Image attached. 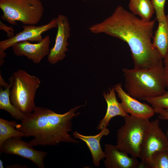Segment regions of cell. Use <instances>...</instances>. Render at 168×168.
<instances>
[{
	"mask_svg": "<svg viewBox=\"0 0 168 168\" xmlns=\"http://www.w3.org/2000/svg\"><path fill=\"white\" fill-rule=\"evenodd\" d=\"M155 22V20H143L119 6L111 16L89 29L92 33H105L127 43L134 68H144L156 65L163 59L151 41Z\"/></svg>",
	"mask_w": 168,
	"mask_h": 168,
	"instance_id": "cell-1",
	"label": "cell"
},
{
	"mask_svg": "<svg viewBox=\"0 0 168 168\" xmlns=\"http://www.w3.org/2000/svg\"><path fill=\"white\" fill-rule=\"evenodd\" d=\"M84 105L77 106L63 114L46 108L36 107L25 114V119L17 124L16 129L34 138L28 142L32 146H55L61 142L78 143L68 134L72 129V120L79 114L77 110Z\"/></svg>",
	"mask_w": 168,
	"mask_h": 168,
	"instance_id": "cell-2",
	"label": "cell"
},
{
	"mask_svg": "<svg viewBox=\"0 0 168 168\" xmlns=\"http://www.w3.org/2000/svg\"><path fill=\"white\" fill-rule=\"evenodd\" d=\"M163 61L157 65L144 68L123 69L127 93L140 100L161 96L167 88Z\"/></svg>",
	"mask_w": 168,
	"mask_h": 168,
	"instance_id": "cell-3",
	"label": "cell"
},
{
	"mask_svg": "<svg viewBox=\"0 0 168 168\" xmlns=\"http://www.w3.org/2000/svg\"><path fill=\"white\" fill-rule=\"evenodd\" d=\"M12 83L10 99L12 103L25 114L32 112L36 107L34 99L40 81L36 77L19 69L9 77Z\"/></svg>",
	"mask_w": 168,
	"mask_h": 168,
	"instance_id": "cell-4",
	"label": "cell"
},
{
	"mask_svg": "<svg viewBox=\"0 0 168 168\" xmlns=\"http://www.w3.org/2000/svg\"><path fill=\"white\" fill-rule=\"evenodd\" d=\"M118 130L116 145L120 151L139 158L141 146L150 127L149 119L128 115Z\"/></svg>",
	"mask_w": 168,
	"mask_h": 168,
	"instance_id": "cell-5",
	"label": "cell"
},
{
	"mask_svg": "<svg viewBox=\"0 0 168 168\" xmlns=\"http://www.w3.org/2000/svg\"><path fill=\"white\" fill-rule=\"evenodd\" d=\"M0 8L3 12L2 19L13 25L16 21L24 25H36L44 11L40 0H0Z\"/></svg>",
	"mask_w": 168,
	"mask_h": 168,
	"instance_id": "cell-6",
	"label": "cell"
},
{
	"mask_svg": "<svg viewBox=\"0 0 168 168\" xmlns=\"http://www.w3.org/2000/svg\"><path fill=\"white\" fill-rule=\"evenodd\" d=\"M58 27L56 18L52 19L48 23L39 26L35 25H24L23 30L13 37L0 41V65L4 63V58L6 56V50L17 43L29 41L40 42L43 39V33L54 28Z\"/></svg>",
	"mask_w": 168,
	"mask_h": 168,
	"instance_id": "cell-7",
	"label": "cell"
},
{
	"mask_svg": "<svg viewBox=\"0 0 168 168\" xmlns=\"http://www.w3.org/2000/svg\"><path fill=\"white\" fill-rule=\"evenodd\" d=\"M33 147L28 142L22 140L21 138H12L5 141L3 143L2 152L26 158L39 168H45L44 161L47 152L37 150Z\"/></svg>",
	"mask_w": 168,
	"mask_h": 168,
	"instance_id": "cell-8",
	"label": "cell"
},
{
	"mask_svg": "<svg viewBox=\"0 0 168 168\" xmlns=\"http://www.w3.org/2000/svg\"><path fill=\"white\" fill-rule=\"evenodd\" d=\"M168 150V138L161 128L159 120L151 121L150 127L142 143L139 158L143 161L154 152Z\"/></svg>",
	"mask_w": 168,
	"mask_h": 168,
	"instance_id": "cell-9",
	"label": "cell"
},
{
	"mask_svg": "<svg viewBox=\"0 0 168 168\" xmlns=\"http://www.w3.org/2000/svg\"><path fill=\"white\" fill-rule=\"evenodd\" d=\"M58 30L54 46L50 49L47 57L48 62L55 64L64 59L68 51V39L70 36V28L68 17L59 14L57 17Z\"/></svg>",
	"mask_w": 168,
	"mask_h": 168,
	"instance_id": "cell-10",
	"label": "cell"
},
{
	"mask_svg": "<svg viewBox=\"0 0 168 168\" xmlns=\"http://www.w3.org/2000/svg\"><path fill=\"white\" fill-rule=\"evenodd\" d=\"M51 43L49 35L46 36L40 42L32 44L29 41L19 42L11 47L14 54L19 57L24 56L37 64L49 54Z\"/></svg>",
	"mask_w": 168,
	"mask_h": 168,
	"instance_id": "cell-11",
	"label": "cell"
},
{
	"mask_svg": "<svg viewBox=\"0 0 168 168\" xmlns=\"http://www.w3.org/2000/svg\"><path fill=\"white\" fill-rule=\"evenodd\" d=\"M121 100L120 104L124 111L130 115L149 119L155 113L153 107L146 103H141L132 97L122 88V84L119 83L113 87Z\"/></svg>",
	"mask_w": 168,
	"mask_h": 168,
	"instance_id": "cell-12",
	"label": "cell"
},
{
	"mask_svg": "<svg viewBox=\"0 0 168 168\" xmlns=\"http://www.w3.org/2000/svg\"><path fill=\"white\" fill-rule=\"evenodd\" d=\"M104 161L106 168H137L141 167L137 158L129 157L128 154L119 150L115 145L105 144Z\"/></svg>",
	"mask_w": 168,
	"mask_h": 168,
	"instance_id": "cell-13",
	"label": "cell"
},
{
	"mask_svg": "<svg viewBox=\"0 0 168 168\" xmlns=\"http://www.w3.org/2000/svg\"><path fill=\"white\" fill-rule=\"evenodd\" d=\"M110 133L107 128L101 130L98 134L94 136H85L81 134L77 131L72 133L73 137L83 141L87 146L92 156L93 164L96 167H99L101 160L105 158V155L100 145V141L102 138L108 135Z\"/></svg>",
	"mask_w": 168,
	"mask_h": 168,
	"instance_id": "cell-14",
	"label": "cell"
},
{
	"mask_svg": "<svg viewBox=\"0 0 168 168\" xmlns=\"http://www.w3.org/2000/svg\"><path fill=\"white\" fill-rule=\"evenodd\" d=\"M104 97L107 103V109L103 119L100 121L97 127L98 130H101L108 126L110 120L113 117L120 116L123 117L128 116L123 110L120 103L118 101L113 87L109 89V91L103 93Z\"/></svg>",
	"mask_w": 168,
	"mask_h": 168,
	"instance_id": "cell-15",
	"label": "cell"
},
{
	"mask_svg": "<svg viewBox=\"0 0 168 168\" xmlns=\"http://www.w3.org/2000/svg\"><path fill=\"white\" fill-rule=\"evenodd\" d=\"M0 109L8 112L12 117L17 120L22 121L26 117L25 114L16 108L11 103L10 91L12 83H7L0 74Z\"/></svg>",
	"mask_w": 168,
	"mask_h": 168,
	"instance_id": "cell-16",
	"label": "cell"
},
{
	"mask_svg": "<svg viewBox=\"0 0 168 168\" xmlns=\"http://www.w3.org/2000/svg\"><path fill=\"white\" fill-rule=\"evenodd\" d=\"M152 43L164 58L168 50V21L158 22Z\"/></svg>",
	"mask_w": 168,
	"mask_h": 168,
	"instance_id": "cell-17",
	"label": "cell"
},
{
	"mask_svg": "<svg viewBox=\"0 0 168 168\" xmlns=\"http://www.w3.org/2000/svg\"><path fill=\"white\" fill-rule=\"evenodd\" d=\"M128 7L133 14L145 21L150 20L155 12L150 0H130Z\"/></svg>",
	"mask_w": 168,
	"mask_h": 168,
	"instance_id": "cell-18",
	"label": "cell"
},
{
	"mask_svg": "<svg viewBox=\"0 0 168 168\" xmlns=\"http://www.w3.org/2000/svg\"><path fill=\"white\" fill-rule=\"evenodd\" d=\"M18 124L15 121H9L0 118V153L4 142L12 138L26 137L25 133L15 129Z\"/></svg>",
	"mask_w": 168,
	"mask_h": 168,
	"instance_id": "cell-19",
	"label": "cell"
},
{
	"mask_svg": "<svg viewBox=\"0 0 168 168\" xmlns=\"http://www.w3.org/2000/svg\"><path fill=\"white\" fill-rule=\"evenodd\" d=\"M140 164L141 167L168 168V150L156 152Z\"/></svg>",
	"mask_w": 168,
	"mask_h": 168,
	"instance_id": "cell-20",
	"label": "cell"
},
{
	"mask_svg": "<svg viewBox=\"0 0 168 168\" xmlns=\"http://www.w3.org/2000/svg\"><path fill=\"white\" fill-rule=\"evenodd\" d=\"M145 101L151 104L153 108L164 109L168 111V91L162 95L147 98Z\"/></svg>",
	"mask_w": 168,
	"mask_h": 168,
	"instance_id": "cell-21",
	"label": "cell"
},
{
	"mask_svg": "<svg viewBox=\"0 0 168 168\" xmlns=\"http://www.w3.org/2000/svg\"><path fill=\"white\" fill-rule=\"evenodd\" d=\"M166 0H150L156 13V19L158 22L166 21L165 5Z\"/></svg>",
	"mask_w": 168,
	"mask_h": 168,
	"instance_id": "cell-22",
	"label": "cell"
},
{
	"mask_svg": "<svg viewBox=\"0 0 168 168\" xmlns=\"http://www.w3.org/2000/svg\"><path fill=\"white\" fill-rule=\"evenodd\" d=\"M0 29L4 30L7 33L8 38L13 37L15 35L14 29L12 27L7 26L1 21H0Z\"/></svg>",
	"mask_w": 168,
	"mask_h": 168,
	"instance_id": "cell-23",
	"label": "cell"
},
{
	"mask_svg": "<svg viewBox=\"0 0 168 168\" xmlns=\"http://www.w3.org/2000/svg\"><path fill=\"white\" fill-rule=\"evenodd\" d=\"M155 113L158 114V118L161 120H168V111L162 109L153 108Z\"/></svg>",
	"mask_w": 168,
	"mask_h": 168,
	"instance_id": "cell-24",
	"label": "cell"
},
{
	"mask_svg": "<svg viewBox=\"0 0 168 168\" xmlns=\"http://www.w3.org/2000/svg\"><path fill=\"white\" fill-rule=\"evenodd\" d=\"M164 75L167 88L168 89V67H165Z\"/></svg>",
	"mask_w": 168,
	"mask_h": 168,
	"instance_id": "cell-25",
	"label": "cell"
},
{
	"mask_svg": "<svg viewBox=\"0 0 168 168\" xmlns=\"http://www.w3.org/2000/svg\"><path fill=\"white\" fill-rule=\"evenodd\" d=\"M164 59V64L165 67H168V50Z\"/></svg>",
	"mask_w": 168,
	"mask_h": 168,
	"instance_id": "cell-26",
	"label": "cell"
},
{
	"mask_svg": "<svg viewBox=\"0 0 168 168\" xmlns=\"http://www.w3.org/2000/svg\"><path fill=\"white\" fill-rule=\"evenodd\" d=\"M26 166H22L21 165H20V164H15L13 165H8L7 166V168H25V167L26 168Z\"/></svg>",
	"mask_w": 168,
	"mask_h": 168,
	"instance_id": "cell-27",
	"label": "cell"
},
{
	"mask_svg": "<svg viewBox=\"0 0 168 168\" xmlns=\"http://www.w3.org/2000/svg\"><path fill=\"white\" fill-rule=\"evenodd\" d=\"M3 162L0 159V168H3Z\"/></svg>",
	"mask_w": 168,
	"mask_h": 168,
	"instance_id": "cell-28",
	"label": "cell"
},
{
	"mask_svg": "<svg viewBox=\"0 0 168 168\" xmlns=\"http://www.w3.org/2000/svg\"><path fill=\"white\" fill-rule=\"evenodd\" d=\"M166 20L168 21V14L166 16Z\"/></svg>",
	"mask_w": 168,
	"mask_h": 168,
	"instance_id": "cell-29",
	"label": "cell"
},
{
	"mask_svg": "<svg viewBox=\"0 0 168 168\" xmlns=\"http://www.w3.org/2000/svg\"></svg>",
	"mask_w": 168,
	"mask_h": 168,
	"instance_id": "cell-30",
	"label": "cell"
}]
</instances>
